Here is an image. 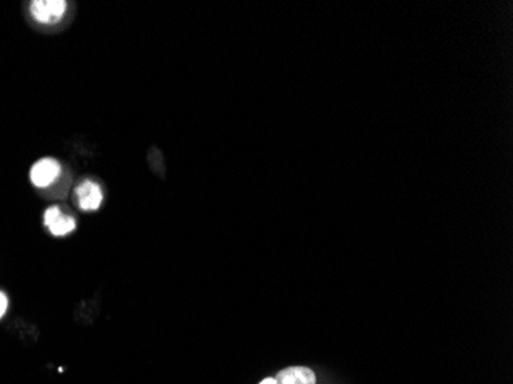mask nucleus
<instances>
[{"label":"nucleus","mask_w":513,"mask_h":384,"mask_svg":"<svg viewBox=\"0 0 513 384\" xmlns=\"http://www.w3.org/2000/svg\"><path fill=\"white\" fill-rule=\"evenodd\" d=\"M66 8L68 4L65 0H36V2H31L30 11L39 23L53 25L62 20Z\"/></svg>","instance_id":"nucleus-1"},{"label":"nucleus","mask_w":513,"mask_h":384,"mask_svg":"<svg viewBox=\"0 0 513 384\" xmlns=\"http://www.w3.org/2000/svg\"><path fill=\"white\" fill-rule=\"evenodd\" d=\"M60 172H62V167H60V163L56 159L45 157V159H40L39 162L32 164L30 179L34 186L48 188L60 177Z\"/></svg>","instance_id":"nucleus-2"},{"label":"nucleus","mask_w":513,"mask_h":384,"mask_svg":"<svg viewBox=\"0 0 513 384\" xmlns=\"http://www.w3.org/2000/svg\"><path fill=\"white\" fill-rule=\"evenodd\" d=\"M76 202L82 211H97L103 202L102 188L97 183L86 179L74 191Z\"/></svg>","instance_id":"nucleus-3"},{"label":"nucleus","mask_w":513,"mask_h":384,"mask_svg":"<svg viewBox=\"0 0 513 384\" xmlns=\"http://www.w3.org/2000/svg\"><path fill=\"white\" fill-rule=\"evenodd\" d=\"M45 226L54 237H64L76 229V220L59 206H49L45 211Z\"/></svg>","instance_id":"nucleus-4"},{"label":"nucleus","mask_w":513,"mask_h":384,"mask_svg":"<svg viewBox=\"0 0 513 384\" xmlns=\"http://www.w3.org/2000/svg\"><path fill=\"white\" fill-rule=\"evenodd\" d=\"M277 384H317L314 371L304 366H292L277 373Z\"/></svg>","instance_id":"nucleus-5"},{"label":"nucleus","mask_w":513,"mask_h":384,"mask_svg":"<svg viewBox=\"0 0 513 384\" xmlns=\"http://www.w3.org/2000/svg\"><path fill=\"white\" fill-rule=\"evenodd\" d=\"M6 309H8V299H6V295L0 291V318L5 316Z\"/></svg>","instance_id":"nucleus-6"},{"label":"nucleus","mask_w":513,"mask_h":384,"mask_svg":"<svg viewBox=\"0 0 513 384\" xmlns=\"http://www.w3.org/2000/svg\"><path fill=\"white\" fill-rule=\"evenodd\" d=\"M258 384H277V381H275V378H265L262 383H258Z\"/></svg>","instance_id":"nucleus-7"}]
</instances>
